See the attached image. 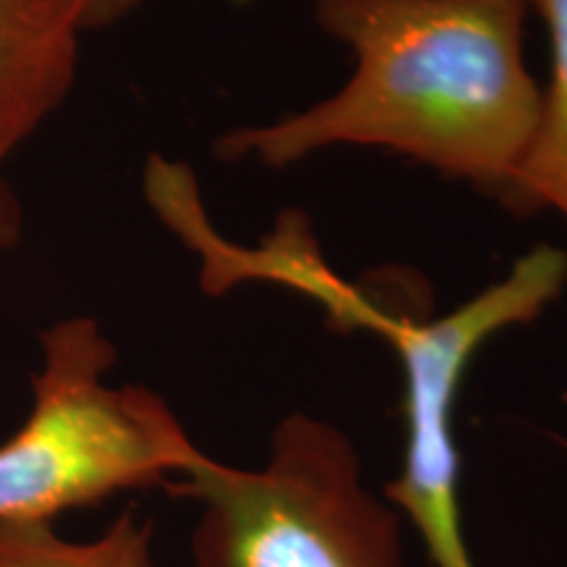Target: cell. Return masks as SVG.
<instances>
[{
    "label": "cell",
    "instance_id": "6da1fadb",
    "mask_svg": "<svg viewBox=\"0 0 567 567\" xmlns=\"http://www.w3.org/2000/svg\"><path fill=\"white\" fill-rule=\"evenodd\" d=\"M530 0H316L354 55L337 95L218 142L226 161L289 166L334 145L386 147L486 193H507L542 116L523 61Z\"/></svg>",
    "mask_w": 567,
    "mask_h": 567
},
{
    "label": "cell",
    "instance_id": "7a4b0ae2",
    "mask_svg": "<svg viewBox=\"0 0 567 567\" xmlns=\"http://www.w3.org/2000/svg\"><path fill=\"white\" fill-rule=\"evenodd\" d=\"M116 347L90 316L40 334L32 410L0 444V523H53L134 488L166 486L205 452L166 400L113 386Z\"/></svg>",
    "mask_w": 567,
    "mask_h": 567
},
{
    "label": "cell",
    "instance_id": "3957f363",
    "mask_svg": "<svg viewBox=\"0 0 567 567\" xmlns=\"http://www.w3.org/2000/svg\"><path fill=\"white\" fill-rule=\"evenodd\" d=\"M166 488L200 505L197 567H405L402 515L363 484L352 442L321 417H284L255 471L203 455Z\"/></svg>",
    "mask_w": 567,
    "mask_h": 567
},
{
    "label": "cell",
    "instance_id": "277c9868",
    "mask_svg": "<svg viewBox=\"0 0 567 567\" xmlns=\"http://www.w3.org/2000/svg\"><path fill=\"white\" fill-rule=\"evenodd\" d=\"M567 284V255L542 245L513 266L505 279L439 318L392 316L375 334L394 344L402 365L405 457L384 486V499L421 536L434 567H476L460 517V452L455 405L476 352L513 326L530 323Z\"/></svg>",
    "mask_w": 567,
    "mask_h": 567
},
{
    "label": "cell",
    "instance_id": "5b68a950",
    "mask_svg": "<svg viewBox=\"0 0 567 567\" xmlns=\"http://www.w3.org/2000/svg\"><path fill=\"white\" fill-rule=\"evenodd\" d=\"M82 34L61 0H0V172L66 101Z\"/></svg>",
    "mask_w": 567,
    "mask_h": 567
},
{
    "label": "cell",
    "instance_id": "8992f818",
    "mask_svg": "<svg viewBox=\"0 0 567 567\" xmlns=\"http://www.w3.org/2000/svg\"><path fill=\"white\" fill-rule=\"evenodd\" d=\"M544 19L551 51V80L542 92L534 140L502 203L517 213L555 210L567 221V0H530Z\"/></svg>",
    "mask_w": 567,
    "mask_h": 567
},
{
    "label": "cell",
    "instance_id": "52a82bcc",
    "mask_svg": "<svg viewBox=\"0 0 567 567\" xmlns=\"http://www.w3.org/2000/svg\"><path fill=\"white\" fill-rule=\"evenodd\" d=\"M0 567H155L153 520L126 509L90 542L63 538L53 523H0Z\"/></svg>",
    "mask_w": 567,
    "mask_h": 567
},
{
    "label": "cell",
    "instance_id": "ba28073f",
    "mask_svg": "<svg viewBox=\"0 0 567 567\" xmlns=\"http://www.w3.org/2000/svg\"><path fill=\"white\" fill-rule=\"evenodd\" d=\"M82 32H95L134 13L142 0H61Z\"/></svg>",
    "mask_w": 567,
    "mask_h": 567
},
{
    "label": "cell",
    "instance_id": "9c48e42d",
    "mask_svg": "<svg viewBox=\"0 0 567 567\" xmlns=\"http://www.w3.org/2000/svg\"><path fill=\"white\" fill-rule=\"evenodd\" d=\"M21 226H24V221H21V205L17 195L11 193L9 184H6L3 172H0V252L19 245Z\"/></svg>",
    "mask_w": 567,
    "mask_h": 567
}]
</instances>
